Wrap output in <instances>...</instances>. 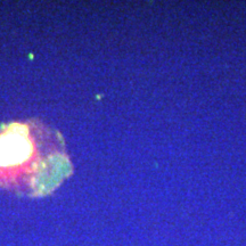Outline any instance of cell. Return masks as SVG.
Instances as JSON below:
<instances>
[{"label": "cell", "mask_w": 246, "mask_h": 246, "mask_svg": "<svg viewBox=\"0 0 246 246\" xmlns=\"http://www.w3.org/2000/svg\"><path fill=\"white\" fill-rule=\"evenodd\" d=\"M72 172L64 140L35 121L13 122L0 131V186L43 195Z\"/></svg>", "instance_id": "cell-1"}]
</instances>
